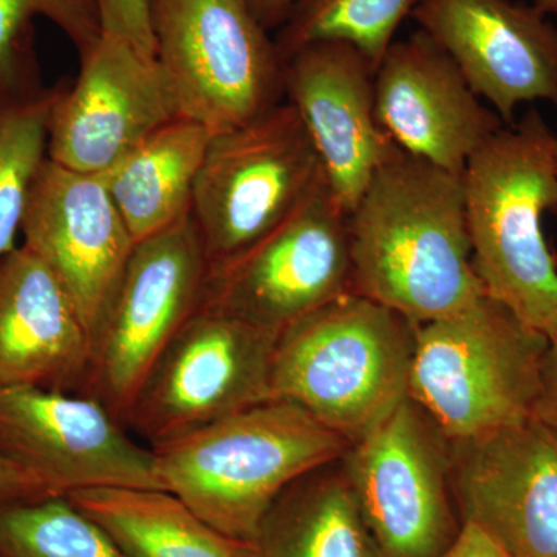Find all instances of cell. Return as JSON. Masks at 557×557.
Listing matches in <instances>:
<instances>
[{
	"label": "cell",
	"instance_id": "14",
	"mask_svg": "<svg viewBox=\"0 0 557 557\" xmlns=\"http://www.w3.org/2000/svg\"><path fill=\"white\" fill-rule=\"evenodd\" d=\"M458 518L508 557H557V435L533 416L450 443Z\"/></svg>",
	"mask_w": 557,
	"mask_h": 557
},
{
	"label": "cell",
	"instance_id": "3",
	"mask_svg": "<svg viewBox=\"0 0 557 557\" xmlns=\"http://www.w3.org/2000/svg\"><path fill=\"white\" fill-rule=\"evenodd\" d=\"M348 446L299 406L271 398L150 448L166 491L220 533L251 542L293 482Z\"/></svg>",
	"mask_w": 557,
	"mask_h": 557
},
{
	"label": "cell",
	"instance_id": "32",
	"mask_svg": "<svg viewBox=\"0 0 557 557\" xmlns=\"http://www.w3.org/2000/svg\"><path fill=\"white\" fill-rule=\"evenodd\" d=\"M531 5L536 7L537 10H541L547 16L548 14H557V0H533Z\"/></svg>",
	"mask_w": 557,
	"mask_h": 557
},
{
	"label": "cell",
	"instance_id": "29",
	"mask_svg": "<svg viewBox=\"0 0 557 557\" xmlns=\"http://www.w3.org/2000/svg\"><path fill=\"white\" fill-rule=\"evenodd\" d=\"M534 413L557 435V329L548 336Z\"/></svg>",
	"mask_w": 557,
	"mask_h": 557
},
{
	"label": "cell",
	"instance_id": "13",
	"mask_svg": "<svg viewBox=\"0 0 557 557\" xmlns=\"http://www.w3.org/2000/svg\"><path fill=\"white\" fill-rule=\"evenodd\" d=\"M81 58L72 86L58 84L50 110L47 159L102 175L152 132L180 116L157 58L101 35Z\"/></svg>",
	"mask_w": 557,
	"mask_h": 557
},
{
	"label": "cell",
	"instance_id": "16",
	"mask_svg": "<svg viewBox=\"0 0 557 557\" xmlns=\"http://www.w3.org/2000/svg\"><path fill=\"white\" fill-rule=\"evenodd\" d=\"M410 17L505 124L523 102L557 108V27L515 0H420Z\"/></svg>",
	"mask_w": 557,
	"mask_h": 557
},
{
	"label": "cell",
	"instance_id": "23",
	"mask_svg": "<svg viewBox=\"0 0 557 557\" xmlns=\"http://www.w3.org/2000/svg\"><path fill=\"white\" fill-rule=\"evenodd\" d=\"M420 0H295L274 35L282 62L311 44L344 42L379 69Z\"/></svg>",
	"mask_w": 557,
	"mask_h": 557
},
{
	"label": "cell",
	"instance_id": "17",
	"mask_svg": "<svg viewBox=\"0 0 557 557\" xmlns=\"http://www.w3.org/2000/svg\"><path fill=\"white\" fill-rule=\"evenodd\" d=\"M375 108L381 129L399 149L454 175H463L475 150L507 126L423 30L395 40L384 54Z\"/></svg>",
	"mask_w": 557,
	"mask_h": 557
},
{
	"label": "cell",
	"instance_id": "25",
	"mask_svg": "<svg viewBox=\"0 0 557 557\" xmlns=\"http://www.w3.org/2000/svg\"><path fill=\"white\" fill-rule=\"evenodd\" d=\"M0 557H131L67 497L0 507Z\"/></svg>",
	"mask_w": 557,
	"mask_h": 557
},
{
	"label": "cell",
	"instance_id": "5",
	"mask_svg": "<svg viewBox=\"0 0 557 557\" xmlns=\"http://www.w3.org/2000/svg\"><path fill=\"white\" fill-rule=\"evenodd\" d=\"M548 336L491 296L417 325L409 398L450 443L533 416Z\"/></svg>",
	"mask_w": 557,
	"mask_h": 557
},
{
	"label": "cell",
	"instance_id": "15",
	"mask_svg": "<svg viewBox=\"0 0 557 557\" xmlns=\"http://www.w3.org/2000/svg\"><path fill=\"white\" fill-rule=\"evenodd\" d=\"M21 234L22 245L60 281L94 341L137 245L104 178L47 159L28 194Z\"/></svg>",
	"mask_w": 557,
	"mask_h": 557
},
{
	"label": "cell",
	"instance_id": "27",
	"mask_svg": "<svg viewBox=\"0 0 557 557\" xmlns=\"http://www.w3.org/2000/svg\"><path fill=\"white\" fill-rule=\"evenodd\" d=\"M102 35L132 44L150 58H157L150 21V0H95Z\"/></svg>",
	"mask_w": 557,
	"mask_h": 557
},
{
	"label": "cell",
	"instance_id": "6",
	"mask_svg": "<svg viewBox=\"0 0 557 557\" xmlns=\"http://www.w3.org/2000/svg\"><path fill=\"white\" fill-rule=\"evenodd\" d=\"M150 21L180 116L220 132L285 101L274 36L247 0H150Z\"/></svg>",
	"mask_w": 557,
	"mask_h": 557
},
{
	"label": "cell",
	"instance_id": "10",
	"mask_svg": "<svg viewBox=\"0 0 557 557\" xmlns=\"http://www.w3.org/2000/svg\"><path fill=\"white\" fill-rule=\"evenodd\" d=\"M277 336L200 304L150 369L124 426L156 446L271 399Z\"/></svg>",
	"mask_w": 557,
	"mask_h": 557
},
{
	"label": "cell",
	"instance_id": "19",
	"mask_svg": "<svg viewBox=\"0 0 557 557\" xmlns=\"http://www.w3.org/2000/svg\"><path fill=\"white\" fill-rule=\"evenodd\" d=\"M94 341L60 281L21 245L0 258V391L81 394Z\"/></svg>",
	"mask_w": 557,
	"mask_h": 557
},
{
	"label": "cell",
	"instance_id": "22",
	"mask_svg": "<svg viewBox=\"0 0 557 557\" xmlns=\"http://www.w3.org/2000/svg\"><path fill=\"white\" fill-rule=\"evenodd\" d=\"M67 498L131 557H252L251 542L220 533L170 491L94 487Z\"/></svg>",
	"mask_w": 557,
	"mask_h": 557
},
{
	"label": "cell",
	"instance_id": "28",
	"mask_svg": "<svg viewBox=\"0 0 557 557\" xmlns=\"http://www.w3.org/2000/svg\"><path fill=\"white\" fill-rule=\"evenodd\" d=\"M47 497L57 496H53L38 479L33 478L0 454V507Z\"/></svg>",
	"mask_w": 557,
	"mask_h": 557
},
{
	"label": "cell",
	"instance_id": "30",
	"mask_svg": "<svg viewBox=\"0 0 557 557\" xmlns=\"http://www.w3.org/2000/svg\"><path fill=\"white\" fill-rule=\"evenodd\" d=\"M437 557H508V555L479 527L461 523L453 544Z\"/></svg>",
	"mask_w": 557,
	"mask_h": 557
},
{
	"label": "cell",
	"instance_id": "20",
	"mask_svg": "<svg viewBox=\"0 0 557 557\" xmlns=\"http://www.w3.org/2000/svg\"><path fill=\"white\" fill-rule=\"evenodd\" d=\"M212 135L199 121L177 116L101 175L137 244L190 215L194 186Z\"/></svg>",
	"mask_w": 557,
	"mask_h": 557
},
{
	"label": "cell",
	"instance_id": "33",
	"mask_svg": "<svg viewBox=\"0 0 557 557\" xmlns=\"http://www.w3.org/2000/svg\"><path fill=\"white\" fill-rule=\"evenodd\" d=\"M555 156H556V164H557V134L555 135Z\"/></svg>",
	"mask_w": 557,
	"mask_h": 557
},
{
	"label": "cell",
	"instance_id": "4",
	"mask_svg": "<svg viewBox=\"0 0 557 557\" xmlns=\"http://www.w3.org/2000/svg\"><path fill=\"white\" fill-rule=\"evenodd\" d=\"M416 333L397 311L347 293L277 336L271 398L299 406L351 445L408 399Z\"/></svg>",
	"mask_w": 557,
	"mask_h": 557
},
{
	"label": "cell",
	"instance_id": "11",
	"mask_svg": "<svg viewBox=\"0 0 557 557\" xmlns=\"http://www.w3.org/2000/svg\"><path fill=\"white\" fill-rule=\"evenodd\" d=\"M208 260L194 220L138 242L115 299L94 339L81 394L124 424L139 387L203 298Z\"/></svg>",
	"mask_w": 557,
	"mask_h": 557
},
{
	"label": "cell",
	"instance_id": "26",
	"mask_svg": "<svg viewBox=\"0 0 557 557\" xmlns=\"http://www.w3.org/2000/svg\"><path fill=\"white\" fill-rule=\"evenodd\" d=\"M38 16L32 0H0V100L44 89L33 24Z\"/></svg>",
	"mask_w": 557,
	"mask_h": 557
},
{
	"label": "cell",
	"instance_id": "1",
	"mask_svg": "<svg viewBox=\"0 0 557 557\" xmlns=\"http://www.w3.org/2000/svg\"><path fill=\"white\" fill-rule=\"evenodd\" d=\"M351 289L416 325L485 296L472 263L463 178L397 149L348 214Z\"/></svg>",
	"mask_w": 557,
	"mask_h": 557
},
{
	"label": "cell",
	"instance_id": "24",
	"mask_svg": "<svg viewBox=\"0 0 557 557\" xmlns=\"http://www.w3.org/2000/svg\"><path fill=\"white\" fill-rule=\"evenodd\" d=\"M58 84L16 100H0V258L13 251L33 182L47 160Z\"/></svg>",
	"mask_w": 557,
	"mask_h": 557
},
{
	"label": "cell",
	"instance_id": "9",
	"mask_svg": "<svg viewBox=\"0 0 557 557\" xmlns=\"http://www.w3.org/2000/svg\"><path fill=\"white\" fill-rule=\"evenodd\" d=\"M339 460L380 557H437L453 544V448L412 399Z\"/></svg>",
	"mask_w": 557,
	"mask_h": 557
},
{
	"label": "cell",
	"instance_id": "21",
	"mask_svg": "<svg viewBox=\"0 0 557 557\" xmlns=\"http://www.w3.org/2000/svg\"><path fill=\"white\" fill-rule=\"evenodd\" d=\"M251 545L252 557H380L341 460L293 482Z\"/></svg>",
	"mask_w": 557,
	"mask_h": 557
},
{
	"label": "cell",
	"instance_id": "31",
	"mask_svg": "<svg viewBox=\"0 0 557 557\" xmlns=\"http://www.w3.org/2000/svg\"><path fill=\"white\" fill-rule=\"evenodd\" d=\"M295 0H247L249 10L263 28L277 32L287 21Z\"/></svg>",
	"mask_w": 557,
	"mask_h": 557
},
{
	"label": "cell",
	"instance_id": "7",
	"mask_svg": "<svg viewBox=\"0 0 557 557\" xmlns=\"http://www.w3.org/2000/svg\"><path fill=\"white\" fill-rule=\"evenodd\" d=\"M321 175L313 143L287 101L242 126L214 132L190 207L208 270L267 236Z\"/></svg>",
	"mask_w": 557,
	"mask_h": 557
},
{
	"label": "cell",
	"instance_id": "12",
	"mask_svg": "<svg viewBox=\"0 0 557 557\" xmlns=\"http://www.w3.org/2000/svg\"><path fill=\"white\" fill-rule=\"evenodd\" d=\"M0 454L57 497L94 487L166 491L152 448L89 395L0 391Z\"/></svg>",
	"mask_w": 557,
	"mask_h": 557
},
{
	"label": "cell",
	"instance_id": "2",
	"mask_svg": "<svg viewBox=\"0 0 557 557\" xmlns=\"http://www.w3.org/2000/svg\"><path fill=\"white\" fill-rule=\"evenodd\" d=\"M555 135L528 110L487 138L461 175L472 263L486 295L545 336L557 329V267L542 228L557 209Z\"/></svg>",
	"mask_w": 557,
	"mask_h": 557
},
{
	"label": "cell",
	"instance_id": "8",
	"mask_svg": "<svg viewBox=\"0 0 557 557\" xmlns=\"http://www.w3.org/2000/svg\"><path fill=\"white\" fill-rule=\"evenodd\" d=\"M350 292L348 212L322 172L306 199L267 236L208 270L201 306L281 335Z\"/></svg>",
	"mask_w": 557,
	"mask_h": 557
},
{
	"label": "cell",
	"instance_id": "18",
	"mask_svg": "<svg viewBox=\"0 0 557 557\" xmlns=\"http://www.w3.org/2000/svg\"><path fill=\"white\" fill-rule=\"evenodd\" d=\"M375 72L344 42L311 44L284 62L285 101L298 112L348 214L398 149L376 119Z\"/></svg>",
	"mask_w": 557,
	"mask_h": 557
}]
</instances>
